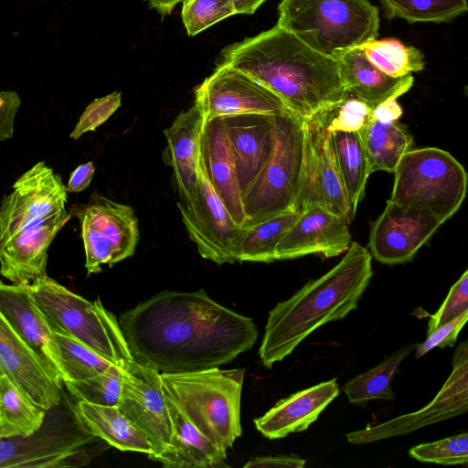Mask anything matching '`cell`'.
Masks as SVG:
<instances>
[{
    "mask_svg": "<svg viewBox=\"0 0 468 468\" xmlns=\"http://www.w3.org/2000/svg\"><path fill=\"white\" fill-rule=\"evenodd\" d=\"M335 59L346 92L362 100L372 109L386 101L397 99L413 85L411 74L390 77L374 66L358 48L342 53Z\"/></svg>",
    "mask_w": 468,
    "mask_h": 468,
    "instance_id": "26",
    "label": "cell"
},
{
    "mask_svg": "<svg viewBox=\"0 0 468 468\" xmlns=\"http://www.w3.org/2000/svg\"><path fill=\"white\" fill-rule=\"evenodd\" d=\"M46 414V410L25 396L6 376H0V420L15 436L37 431Z\"/></svg>",
    "mask_w": 468,
    "mask_h": 468,
    "instance_id": "33",
    "label": "cell"
},
{
    "mask_svg": "<svg viewBox=\"0 0 468 468\" xmlns=\"http://www.w3.org/2000/svg\"><path fill=\"white\" fill-rule=\"evenodd\" d=\"M166 397V396H165ZM172 432L168 444L152 461L165 468H208L222 465L227 450L199 431L166 397Z\"/></svg>",
    "mask_w": 468,
    "mask_h": 468,
    "instance_id": "25",
    "label": "cell"
},
{
    "mask_svg": "<svg viewBox=\"0 0 468 468\" xmlns=\"http://www.w3.org/2000/svg\"><path fill=\"white\" fill-rule=\"evenodd\" d=\"M330 137L349 207L355 217L370 175L367 154L357 132L335 131L330 133Z\"/></svg>",
    "mask_w": 468,
    "mask_h": 468,
    "instance_id": "30",
    "label": "cell"
},
{
    "mask_svg": "<svg viewBox=\"0 0 468 468\" xmlns=\"http://www.w3.org/2000/svg\"><path fill=\"white\" fill-rule=\"evenodd\" d=\"M416 345L400 347L372 369L347 381L343 391L348 401L366 405L371 399H394L396 394L391 388V381L400 363L414 351Z\"/></svg>",
    "mask_w": 468,
    "mask_h": 468,
    "instance_id": "31",
    "label": "cell"
},
{
    "mask_svg": "<svg viewBox=\"0 0 468 468\" xmlns=\"http://www.w3.org/2000/svg\"><path fill=\"white\" fill-rule=\"evenodd\" d=\"M74 404L62 419L45 420L34 433L0 440V468H62L87 465L99 438L79 420Z\"/></svg>",
    "mask_w": 468,
    "mask_h": 468,
    "instance_id": "10",
    "label": "cell"
},
{
    "mask_svg": "<svg viewBox=\"0 0 468 468\" xmlns=\"http://www.w3.org/2000/svg\"><path fill=\"white\" fill-rule=\"evenodd\" d=\"M402 114V109L397 102V99L386 101L374 107L371 117L381 122H396Z\"/></svg>",
    "mask_w": 468,
    "mask_h": 468,
    "instance_id": "46",
    "label": "cell"
},
{
    "mask_svg": "<svg viewBox=\"0 0 468 468\" xmlns=\"http://www.w3.org/2000/svg\"><path fill=\"white\" fill-rule=\"evenodd\" d=\"M444 221L425 209L388 200L369 234L371 255L388 265L410 261Z\"/></svg>",
    "mask_w": 468,
    "mask_h": 468,
    "instance_id": "17",
    "label": "cell"
},
{
    "mask_svg": "<svg viewBox=\"0 0 468 468\" xmlns=\"http://www.w3.org/2000/svg\"><path fill=\"white\" fill-rule=\"evenodd\" d=\"M0 313L61 383V363L51 329L35 303L29 286L0 281Z\"/></svg>",
    "mask_w": 468,
    "mask_h": 468,
    "instance_id": "21",
    "label": "cell"
},
{
    "mask_svg": "<svg viewBox=\"0 0 468 468\" xmlns=\"http://www.w3.org/2000/svg\"><path fill=\"white\" fill-rule=\"evenodd\" d=\"M468 310V271L451 287L444 302L428 322L427 335Z\"/></svg>",
    "mask_w": 468,
    "mask_h": 468,
    "instance_id": "41",
    "label": "cell"
},
{
    "mask_svg": "<svg viewBox=\"0 0 468 468\" xmlns=\"http://www.w3.org/2000/svg\"><path fill=\"white\" fill-rule=\"evenodd\" d=\"M362 141L369 172L393 173L403 156L410 149V133L396 122H381L373 117L357 132Z\"/></svg>",
    "mask_w": 468,
    "mask_h": 468,
    "instance_id": "28",
    "label": "cell"
},
{
    "mask_svg": "<svg viewBox=\"0 0 468 468\" xmlns=\"http://www.w3.org/2000/svg\"><path fill=\"white\" fill-rule=\"evenodd\" d=\"M194 198L177 202L182 221L199 254L218 265L233 263L236 244L243 228L238 225L209 183L200 163Z\"/></svg>",
    "mask_w": 468,
    "mask_h": 468,
    "instance_id": "15",
    "label": "cell"
},
{
    "mask_svg": "<svg viewBox=\"0 0 468 468\" xmlns=\"http://www.w3.org/2000/svg\"><path fill=\"white\" fill-rule=\"evenodd\" d=\"M95 173L92 162H87L77 166L70 174L66 186L67 192L79 193L85 190L90 184Z\"/></svg>",
    "mask_w": 468,
    "mask_h": 468,
    "instance_id": "45",
    "label": "cell"
},
{
    "mask_svg": "<svg viewBox=\"0 0 468 468\" xmlns=\"http://www.w3.org/2000/svg\"><path fill=\"white\" fill-rule=\"evenodd\" d=\"M217 65L237 69L255 79L302 122L335 107L346 94L338 61L277 25L227 46Z\"/></svg>",
    "mask_w": 468,
    "mask_h": 468,
    "instance_id": "2",
    "label": "cell"
},
{
    "mask_svg": "<svg viewBox=\"0 0 468 468\" xmlns=\"http://www.w3.org/2000/svg\"><path fill=\"white\" fill-rule=\"evenodd\" d=\"M335 379L319 383L279 400L264 415L254 420L256 429L270 440L307 430L338 396Z\"/></svg>",
    "mask_w": 468,
    "mask_h": 468,
    "instance_id": "23",
    "label": "cell"
},
{
    "mask_svg": "<svg viewBox=\"0 0 468 468\" xmlns=\"http://www.w3.org/2000/svg\"><path fill=\"white\" fill-rule=\"evenodd\" d=\"M195 94V103L204 121L243 113L292 114L272 91L248 74L229 66L216 65L213 73L197 87Z\"/></svg>",
    "mask_w": 468,
    "mask_h": 468,
    "instance_id": "14",
    "label": "cell"
},
{
    "mask_svg": "<svg viewBox=\"0 0 468 468\" xmlns=\"http://www.w3.org/2000/svg\"><path fill=\"white\" fill-rule=\"evenodd\" d=\"M20 105L21 99L16 91H0V141L13 137L15 119Z\"/></svg>",
    "mask_w": 468,
    "mask_h": 468,
    "instance_id": "43",
    "label": "cell"
},
{
    "mask_svg": "<svg viewBox=\"0 0 468 468\" xmlns=\"http://www.w3.org/2000/svg\"><path fill=\"white\" fill-rule=\"evenodd\" d=\"M348 223L324 207L313 205L300 212L281 239L276 261L318 254L331 258L346 252L351 244Z\"/></svg>",
    "mask_w": 468,
    "mask_h": 468,
    "instance_id": "19",
    "label": "cell"
},
{
    "mask_svg": "<svg viewBox=\"0 0 468 468\" xmlns=\"http://www.w3.org/2000/svg\"><path fill=\"white\" fill-rule=\"evenodd\" d=\"M327 122L328 110L303 122V161L294 208L302 211L318 205L350 224L354 216L337 166Z\"/></svg>",
    "mask_w": 468,
    "mask_h": 468,
    "instance_id": "12",
    "label": "cell"
},
{
    "mask_svg": "<svg viewBox=\"0 0 468 468\" xmlns=\"http://www.w3.org/2000/svg\"><path fill=\"white\" fill-rule=\"evenodd\" d=\"M3 375L46 411L63 399V383L0 313V376Z\"/></svg>",
    "mask_w": 468,
    "mask_h": 468,
    "instance_id": "18",
    "label": "cell"
},
{
    "mask_svg": "<svg viewBox=\"0 0 468 468\" xmlns=\"http://www.w3.org/2000/svg\"><path fill=\"white\" fill-rule=\"evenodd\" d=\"M385 16L412 23H444L468 10L466 0H379Z\"/></svg>",
    "mask_w": 468,
    "mask_h": 468,
    "instance_id": "34",
    "label": "cell"
},
{
    "mask_svg": "<svg viewBox=\"0 0 468 468\" xmlns=\"http://www.w3.org/2000/svg\"><path fill=\"white\" fill-rule=\"evenodd\" d=\"M409 455L419 462L444 465L468 463V433L463 432L436 441L413 446Z\"/></svg>",
    "mask_w": 468,
    "mask_h": 468,
    "instance_id": "37",
    "label": "cell"
},
{
    "mask_svg": "<svg viewBox=\"0 0 468 468\" xmlns=\"http://www.w3.org/2000/svg\"><path fill=\"white\" fill-rule=\"evenodd\" d=\"M393 173L389 200L431 211L444 222L456 213L465 198L467 173L450 153L442 149H410Z\"/></svg>",
    "mask_w": 468,
    "mask_h": 468,
    "instance_id": "8",
    "label": "cell"
},
{
    "mask_svg": "<svg viewBox=\"0 0 468 468\" xmlns=\"http://www.w3.org/2000/svg\"><path fill=\"white\" fill-rule=\"evenodd\" d=\"M291 208L261 222L244 227L234 250L235 261L272 262L277 246L300 215Z\"/></svg>",
    "mask_w": 468,
    "mask_h": 468,
    "instance_id": "29",
    "label": "cell"
},
{
    "mask_svg": "<svg viewBox=\"0 0 468 468\" xmlns=\"http://www.w3.org/2000/svg\"><path fill=\"white\" fill-rule=\"evenodd\" d=\"M266 0H229L236 15H252Z\"/></svg>",
    "mask_w": 468,
    "mask_h": 468,
    "instance_id": "47",
    "label": "cell"
},
{
    "mask_svg": "<svg viewBox=\"0 0 468 468\" xmlns=\"http://www.w3.org/2000/svg\"><path fill=\"white\" fill-rule=\"evenodd\" d=\"M371 112L368 104L346 92L337 105L328 110V131L358 132L370 119Z\"/></svg>",
    "mask_w": 468,
    "mask_h": 468,
    "instance_id": "39",
    "label": "cell"
},
{
    "mask_svg": "<svg viewBox=\"0 0 468 468\" xmlns=\"http://www.w3.org/2000/svg\"><path fill=\"white\" fill-rule=\"evenodd\" d=\"M277 26L336 58L378 36L379 12L369 0H281Z\"/></svg>",
    "mask_w": 468,
    "mask_h": 468,
    "instance_id": "6",
    "label": "cell"
},
{
    "mask_svg": "<svg viewBox=\"0 0 468 468\" xmlns=\"http://www.w3.org/2000/svg\"><path fill=\"white\" fill-rule=\"evenodd\" d=\"M468 410V343L463 341L454 351L450 376L425 407L377 425L346 435L352 444H366L401 436L448 419Z\"/></svg>",
    "mask_w": 468,
    "mask_h": 468,
    "instance_id": "13",
    "label": "cell"
},
{
    "mask_svg": "<svg viewBox=\"0 0 468 468\" xmlns=\"http://www.w3.org/2000/svg\"><path fill=\"white\" fill-rule=\"evenodd\" d=\"M15 436L14 432L7 428L0 420V440Z\"/></svg>",
    "mask_w": 468,
    "mask_h": 468,
    "instance_id": "49",
    "label": "cell"
},
{
    "mask_svg": "<svg viewBox=\"0 0 468 468\" xmlns=\"http://www.w3.org/2000/svg\"><path fill=\"white\" fill-rule=\"evenodd\" d=\"M275 116L243 113L221 117L235 161L241 197L271 156Z\"/></svg>",
    "mask_w": 468,
    "mask_h": 468,
    "instance_id": "20",
    "label": "cell"
},
{
    "mask_svg": "<svg viewBox=\"0 0 468 468\" xmlns=\"http://www.w3.org/2000/svg\"><path fill=\"white\" fill-rule=\"evenodd\" d=\"M303 148V122L292 114L276 115L271 156L241 197L245 227L294 208Z\"/></svg>",
    "mask_w": 468,
    "mask_h": 468,
    "instance_id": "9",
    "label": "cell"
},
{
    "mask_svg": "<svg viewBox=\"0 0 468 468\" xmlns=\"http://www.w3.org/2000/svg\"><path fill=\"white\" fill-rule=\"evenodd\" d=\"M467 320L468 310H465L455 318L439 326L428 335V337L424 342L416 345L414 349L415 358H420L434 347L444 348L448 346H453L460 331Z\"/></svg>",
    "mask_w": 468,
    "mask_h": 468,
    "instance_id": "42",
    "label": "cell"
},
{
    "mask_svg": "<svg viewBox=\"0 0 468 468\" xmlns=\"http://www.w3.org/2000/svg\"><path fill=\"white\" fill-rule=\"evenodd\" d=\"M358 48L374 66L390 77L407 76L425 68L424 54L396 38L373 39Z\"/></svg>",
    "mask_w": 468,
    "mask_h": 468,
    "instance_id": "32",
    "label": "cell"
},
{
    "mask_svg": "<svg viewBox=\"0 0 468 468\" xmlns=\"http://www.w3.org/2000/svg\"><path fill=\"white\" fill-rule=\"evenodd\" d=\"M122 381V369L112 364L104 371L90 378L65 382L76 400L101 406H117Z\"/></svg>",
    "mask_w": 468,
    "mask_h": 468,
    "instance_id": "36",
    "label": "cell"
},
{
    "mask_svg": "<svg viewBox=\"0 0 468 468\" xmlns=\"http://www.w3.org/2000/svg\"><path fill=\"white\" fill-rule=\"evenodd\" d=\"M304 465L305 460L295 454H279L276 456L253 457L249 460L244 468H303Z\"/></svg>",
    "mask_w": 468,
    "mask_h": 468,
    "instance_id": "44",
    "label": "cell"
},
{
    "mask_svg": "<svg viewBox=\"0 0 468 468\" xmlns=\"http://www.w3.org/2000/svg\"><path fill=\"white\" fill-rule=\"evenodd\" d=\"M121 367L122 381L117 407L148 440L151 459L165 448L172 432L160 373L133 360Z\"/></svg>",
    "mask_w": 468,
    "mask_h": 468,
    "instance_id": "16",
    "label": "cell"
},
{
    "mask_svg": "<svg viewBox=\"0 0 468 468\" xmlns=\"http://www.w3.org/2000/svg\"><path fill=\"white\" fill-rule=\"evenodd\" d=\"M245 369L213 367L160 374L165 395L216 445L230 448L241 435L240 397Z\"/></svg>",
    "mask_w": 468,
    "mask_h": 468,
    "instance_id": "5",
    "label": "cell"
},
{
    "mask_svg": "<svg viewBox=\"0 0 468 468\" xmlns=\"http://www.w3.org/2000/svg\"><path fill=\"white\" fill-rule=\"evenodd\" d=\"M51 333L59 353L63 384L95 376L112 364L73 336Z\"/></svg>",
    "mask_w": 468,
    "mask_h": 468,
    "instance_id": "35",
    "label": "cell"
},
{
    "mask_svg": "<svg viewBox=\"0 0 468 468\" xmlns=\"http://www.w3.org/2000/svg\"><path fill=\"white\" fill-rule=\"evenodd\" d=\"M121 103L122 95L119 91L95 99L86 107L69 137L77 140L85 133L95 131L117 111Z\"/></svg>",
    "mask_w": 468,
    "mask_h": 468,
    "instance_id": "40",
    "label": "cell"
},
{
    "mask_svg": "<svg viewBox=\"0 0 468 468\" xmlns=\"http://www.w3.org/2000/svg\"><path fill=\"white\" fill-rule=\"evenodd\" d=\"M132 360L160 374L229 363L258 338L251 318L212 300L204 290L161 292L121 314Z\"/></svg>",
    "mask_w": 468,
    "mask_h": 468,
    "instance_id": "1",
    "label": "cell"
},
{
    "mask_svg": "<svg viewBox=\"0 0 468 468\" xmlns=\"http://www.w3.org/2000/svg\"><path fill=\"white\" fill-rule=\"evenodd\" d=\"M81 424L95 437L121 451L152 453L146 437L118 409L76 400L73 405Z\"/></svg>",
    "mask_w": 468,
    "mask_h": 468,
    "instance_id": "27",
    "label": "cell"
},
{
    "mask_svg": "<svg viewBox=\"0 0 468 468\" xmlns=\"http://www.w3.org/2000/svg\"><path fill=\"white\" fill-rule=\"evenodd\" d=\"M199 163L234 221L244 228L246 218L235 161L221 117L204 121L199 139Z\"/></svg>",
    "mask_w": 468,
    "mask_h": 468,
    "instance_id": "22",
    "label": "cell"
},
{
    "mask_svg": "<svg viewBox=\"0 0 468 468\" xmlns=\"http://www.w3.org/2000/svg\"><path fill=\"white\" fill-rule=\"evenodd\" d=\"M182 21L190 37L236 15L229 0H182Z\"/></svg>",
    "mask_w": 468,
    "mask_h": 468,
    "instance_id": "38",
    "label": "cell"
},
{
    "mask_svg": "<svg viewBox=\"0 0 468 468\" xmlns=\"http://www.w3.org/2000/svg\"><path fill=\"white\" fill-rule=\"evenodd\" d=\"M28 286L51 331L73 336L116 366L132 360L116 316L99 298L90 302L48 275Z\"/></svg>",
    "mask_w": 468,
    "mask_h": 468,
    "instance_id": "7",
    "label": "cell"
},
{
    "mask_svg": "<svg viewBox=\"0 0 468 468\" xmlns=\"http://www.w3.org/2000/svg\"><path fill=\"white\" fill-rule=\"evenodd\" d=\"M151 8L155 9L161 16L169 15L175 6L182 0H146Z\"/></svg>",
    "mask_w": 468,
    "mask_h": 468,
    "instance_id": "48",
    "label": "cell"
},
{
    "mask_svg": "<svg viewBox=\"0 0 468 468\" xmlns=\"http://www.w3.org/2000/svg\"><path fill=\"white\" fill-rule=\"evenodd\" d=\"M61 176L44 161L13 185L0 205V274L30 285L47 275L48 250L71 215Z\"/></svg>",
    "mask_w": 468,
    "mask_h": 468,
    "instance_id": "3",
    "label": "cell"
},
{
    "mask_svg": "<svg viewBox=\"0 0 468 468\" xmlns=\"http://www.w3.org/2000/svg\"><path fill=\"white\" fill-rule=\"evenodd\" d=\"M80 223L88 274L133 256L139 240L138 219L127 205L93 193L86 205L70 207Z\"/></svg>",
    "mask_w": 468,
    "mask_h": 468,
    "instance_id": "11",
    "label": "cell"
},
{
    "mask_svg": "<svg viewBox=\"0 0 468 468\" xmlns=\"http://www.w3.org/2000/svg\"><path fill=\"white\" fill-rule=\"evenodd\" d=\"M204 123L203 114L195 103L181 112L164 134L167 147L164 161L174 170L181 203H189L196 196L199 180V139Z\"/></svg>",
    "mask_w": 468,
    "mask_h": 468,
    "instance_id": "24",
    "label": "cell"
},
{
    "mask_svg": "<svg viewBox=\"0 0 468 468\" xmlns=\"http://www.w3.org/2000/svg\"><path fill=\"white\" fill-rule=\"evenodd\" d=\"M372 275L371 253L352 241L335 267L309 281L269 313L259 349L262 364L271 368L320 326L356 309Z\"/></svg>",
    "mask_w": 468,
    "mask_h": 468,
    "instance_id": "4",
    "label": "cell"
}]
</instances>
